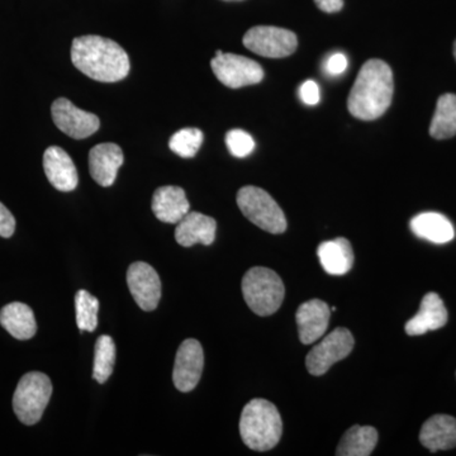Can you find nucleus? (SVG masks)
Wrapping results in <instances>:
<instances>
[{
  "mask_svg": "<svg viewBox=\"0 0 456 456\" xmlns=\"http://www.w3.org/2000/svg\"><path fill=\"white\" fill-rule=\"evenodd\" d=\"M71 61L77 70L101 83L121 82L131 69L127 53L117 42L101 36L75 38Z\"/></svg>",
  "mask_w": 456,
  "mask_h": 456,
  "instance_id": "f257e3e1",
  "label": "nucleus"
},
{
  "mask_svg": "<svg viewBox=\"0 0 456 456\" xmlns=\"http://www.w3.org/2000/svg\"><path fill=\"white\" fill-rule=\"evenodd\" d=\"M393 92L392 69L382 60H369L351 89L347 99L349 112L362 121H374L391 107Z\"/></svg>",
  "mask_w": 456,
  "mask_h": 456,
  "instance_id": "f03ea898",
  "label": "nucleus"
},
{
  "mask_svg": "<svg viewBox=\"0 0 456 456\" xmlns=\"http://www.w3.org/2000/svg\"><path fill=\"white\" fill-rule=\"evenodd\" d=\"M281 434V413L272 402L256 398L246 404L240 419V435L248 448L268 452L278 445Z\"/></svg>",
  "mask_w": 456,
  "mask_h": 456,
  "instance_id": "7ed1b4c3",
  "label": "nucleus"
},
{
  "mask_svg": "<svg viewBox=\"0 0 456 456\" xmlns=\"http://www.w3.org/2000/svg\"><path fill=\"white\" fill-rule=\"evenodd\" d=\"M241 288L246 303L257 316L275 314L284 301L283 281L272 269L251 268L242 278Z\"/></svg>",
  "mask_w": 456,
  "mask_h": 456,
  "instance_id": "20e7f679",
  "label": "nucleus"
},
{
  "mask_svg": "<svg viewBox=\"0 0 456 456\" xmlns=\"http://www.w3.org/2000/svg\"><path fill=\"white\" fill-rule=\"evenodd\" d=\"M53 395V383L46 374L31 371L20 378L13 395V410L22 424L40 421Z\"/></svg>",
  "mask_w": 456,
  "mask_h": 456,
  "instance_id": "39448f33",
  "label": "nucleus"
},
{
  "mask_svg": "<svg viewBox=\"0 0 456 456\" xmlns=\"http://www.w3.org/2000/svg\"><path fill=\"white\" fill-rule=\"evenodd\" d=\"M236 200L240 211L248 221L253 222L255 226L274 235L283 233L287 230L284 212L264 189L248 185L240 189Z\"/></svg>",
  "mask_w": 456,
  "mask_h": 456,
  "instance_id": "423d86ee",
  "label": "nucleus"
},
{
  "mask_svg": "<svg viewBox=\"0 0 456 456\" xmlns=\"http://www.w3.org/2000/svg\"><path fill=\"white\" fill-rule=\"evenodd\" d=\"M216 77L231 89L259 84L264 79L263 68L248 57L224 53L218 50L211 61Z\"/></svg>",
  "mask_w": 456,
  "mask_h": 456,
  "instance_id": "0eeeda50",
  "label": "nucleus"
},
{
  "mask_svg": "<svg viewBox=\"0 0 456 456\" xmlns=\"http://www.w3.org/2000/svg\"><path fill=\"white\" fill-rule=\"evenodd\" d=\"M242 42L246 49L269 59L290 56L298 46L296 33L273 26L253 27L245 33Z\"/></svg>",
  "mask_w": 456,
  "mask_h": 456,
  "instance_id": "6e6552de",
  "label": "nucleus"
},
{
  "mask_svg": "<svg viewBox=\"0 0 456 456\" xmlns=\"http://www.w3.org/2000/svg\"><path fill=\"white\" fill-rule=\"evenodd\" d=\"M354 344L349 330L344 327L334 330L308 353L305 358L308 371L314 377L326 374L332 365L350 355Z\"/></svg>",
  "mask_w": 456,
  "mask_h": 456,
  "instance_id": "1a4fd4ad",
  "label": "nucleus"
},
{
  "mask_svg": "<svg viewBox=\"0 0 456 456\" xmlns=\"http://www.w3.org/2000/svg\"><path fill=\"white\" fill-rule=\"evenodd\" d=\"M51 114L56 127L71 139H86L101 127V121L95 114L79 110L66 98H59L53 102Z\"/></svg>",
  "mask_w": 456,
  "mask_h": 456,
  "instance_id": "9d476101",
  "label": "nucleus"
},
{
  "mask_svg": "<svg viewBox=\"0 0 456 456\" xmlns=\"http://www.w3.org/2000/svg\"><path fill=\"white\" fill-rule=\"evenodd\" d=\"M204 368L202 345L196 338H187L176 351L174 362L173 382L178 391H193L200 383Z\"/></svg>",
  "mask_w": 456,
  "mask_h": 456,
  "instance_id": "9b49d317",
  "label": "nucleus"
},
{
  "mask_svg": "<svg viewBox=\"0 0 456 456\" xmlns=\"http://www.w3.org/2000/svg\"><path fill=\"white\" fill-rule=\"evenodd\" d=\"M127 284L141 310L155 311L161 299V279L150 264L136 261L127 270Z\"/></svg>",
  "mask_w": 456,
  "mask_h": 456,
  "instance_id": "f8f14e48",
  "label": "nucleus"
},
{
  "mask_svg": "<svg viewBox=\"0 0 456 456\" xmlns=\"http://www.w3.org/2000/svg\"><path fill=\"white\" fill-rule=\"evenodd\" d=\"M330 316L331 308L321 299H311L299 305L296 320L302 344L310 345L320 340L329 327Z\"/></svg>",
  "mask_w": 456,
  "mask_h": 456,
  "instance_id": "ddd939ff",
  "label": "nucleus"
},
{
  "mask_svg": "<svg viewBox=\"0 0 456 456\" xmlns=\"http://www.w3.org/2000/svg\"><path fill=\"white\" fill-rule=\"evenodd\" d=\"M44 169L53 188L71 191L77 187L79 176L73 159L59 146H51L44 154Z\"/></svg>",
  "mask_w": 456,
  "mask_h": 456,
  "instance_id": "4468645a",
  "label": "nucleus"
},
{
  "mask_svg": "<svg viewBox=\"0 0 456 456\" xmlns=\"http://www.w3.org/2000/svg\"><path fill=\"white\" fill-rule=\"evenodd\" d=\"M123 164V151L116 143H99L89 152V171L92 178L102 187L114 184Z\"/></svg>",
  "mask_w": 456,
  "mask_h": 456,
  "instance_id": "2eb2a0df",
  "label": "nucleus"
},
{
  "mask_svg": "<svg viewBox=\"0 0 456 456\" xmlns=\"http://www.w3.org/2000/svg\"><path fill=\"white\" fill-rule=\"evenodd\" d=\"M176 224L175 240L183 248H191L197 244L209 246L215 242L217 222L209 216L188 212Z\"/></svg>",
  "mask_w": 456,
  "mask_h": 456,
  "instance_id": "dca6fc26",
  "label": "nucleus"
},
{
  "mask_svg": "<svg viewBox=\"0 0 456 456\" xmlns=\"http://www.w3.org/2000/svg\"><path fill=\"white\" fill-rule=\"evenodd\" d=\"M448 322V310L437 293H428L421 302L419 314L411 318L404 326L406 334L410 336L424 335L435 331Z\"/></svg>",
  "mask_w": 456,
  "mask_h": 456,
  "instance_id": "f3484780",
  "label": "nucleus"
},
{
  "mask_svg": "<svg viewBox=\"0 0 456 456\" xmlns=\"http://www.w3.org/2000/svg\"><path fill=\"white\" fill-rule=\"evenodd\" d=\"M191 209L184 189L165 185L156 189L152 197V212L164 224H178Z\"/></svg>",
  "mask_w": 456,
  "mask_h": 456,
  "instance_id": "a211bd4d",
  "label": "nucleus"
},
{
  "mask_svg": "<svg viewBox=\"0 0 456 456\" xmlns=\"http://www.w3.org/2000/svg\"><path fill=\"white\" fill-rule=\"evenodd\" d=\"M419 441L432 452L456 448V419L448 415L432 416L422 426Z\"/></svg>",
  "mask_w": 456,
  "mask_h": 456,
  "instance_id": "6ab92c4d",
  "label": "nucleus"
},
{
  "mask_svg": "<svg viewBox=\"0 0 456 456\" xmlns=\"http://www.w3.org/2000/svg\"><path fill=\"white\" fill-rule=\"evenodd\" d=\"M0 325L17 340H29L37 332L35 314L25 303L13 302L0 311Z\"/></svg>",
  "mask_w": 456,
  "mask_h": 456,
  "instance_id": "aec40b11",
  "label": "nucleus"
},
{
  "mask_svg": "<svg viewBox=\"0 0 456 456\" xmlns=\"http://www.w3.org/2000/svg\"><path fill=\"white\" fill-rule=\"evenodd\" d=\"M318 259L326 273L345 275L354 265V251L349 240L344 237L322 242L318 246Z\"/></svg>",
  "mask_w": 456,
  "mask_h": 456,
  "instance_id": "412c9836",
  "label": "nucleus"
},
{
  "mask_svg": "<svg viewBox=\"0 0 456 456\" xmlns=\"http://www.w3.org/2000/svg\"><path fill=\"white\" fill-rule=\"evenodd\" d=\"M411 230L419 239L428 240L434 244H446L455 236L452 222L436 212H426L416 216L411 221Z\"/></svg>",
  "mask_w": 456,
  "mask_h": 456,
  "instance_id": "4be33fe9",
  "label": "nucleus"
},
{
  "mask_svg": "<svg viewBox=\"0 0 456 456\" xmlns=\"http://www.w3.org/2000/svg\"><path fill=\"white\" fill-rule=\"evenodd\" d=\"M378 444V431L371 426L355 425L345 432L336 455L368 456Z\"/></svg>",
  "mask_w": 456,
  "mask_h": 456,
  "instance_id": "5701e85b",
  "label": "nucleus"
},
{
  "mask_svg": "<svg viewBox=\"0 0 456 456\" xmlns=\"http://www.w3.org/2000/svg\"><path fill=\"white\" fill-rule=\"evenodd\" d=\"M430 134L436 140H446L456 134V95L448 93L437 101L430 126Z\"/></svg>",
  "mask_w": 456,
  "mask_h": 456,
  "instance_id": "b1692460",
  "label": "nucleus"
},
{
  "mask_svg": "<svg viewBox=\"0 0 456 456\" xmlns=\"http://www.w3.org/2000/svg\"><path fill=\"white\" fill-rule=\"evenodd\" d=\"M116 344L108 335H102L94 347V365H93V378L99 384L106 383L113 374L116 364Z\"/></svg>",
  "mask_w": 456,
  "mask_h": 456,
  "instance_id": "393cba45",
  "label": "nucleus"
},
{
  "mask_svg": "<svg viewBox=\"0 0 456 456\" xmlns=\"http://www.w3.org/2000/svg\"><path fill=\"white\" fill-rule=\"evenodd\" d=\"M75 312L80 331H95L98 326L99 301L93 294L80 289L75 296Z\"/></svg>",
  "mask_w": 456,
  "mask_h": 456,
  "instance_id": "a878e982",
  "label": "nucleus"
},
{
  "mask_svg": "<svg viewBox=\"0 0 456 456\" xmlns=\"http://www.w3.org/2000/svg\"><path fill=\"white\" fill-rule=\"evenodd\" d=\"M203 139V132L198 128H183L171 136L169 147L180 158L191 159L200 151Z\"/></svg>",
  "mask_w": 456,
  "mask_h": 456,
  "instance_id": "bb28decb",
  "label": "nucleus"
},
{
  "mask_svg": "<svg viewBox=\"0 0 456 456\" xmlns=\"http://www.w3.org/2000/svg\"><path fill=\"white\" fill-rule=\"evenodd\" d=\"M228 151L235 158H246L255 150V141L251 134L242 130L228 131L226 134Z\"/></svg>",
  "mask_w": 456,
  "mask_h": 456,
  "instance_id": "cd10ccee",
  "label": "nucleus"
},
{
  "mask_svg": "<svg viewBox=\"0 0 456 456\" xmlns=\"http://www.w3.org/2000/svg\"><path fill=\"white\" fill-rule=\"evenodd\" d=\"M14 231H16V218L4 204L0 203V237L9 239L13 236Z\"/></svg>",
  "mask_w": 456,
  "mask_h": 456,
  "instance_id": "c85d7f7f",
  "label": "nucleus"
},
{
  "mask_svg": "<svg viewBox=\"0 0 456 456\" xmlns=\"http://www.w3.org/2000/svg\"><path fill=\"white\" fill-rule=\"evenodd\" d=\"M299 97L307 106H316L320 102V88H318L317 83L314 80L303 83L299 88Z\"/></svg>",
  "mask_w": 456,
  "mask_h": 456,
  "instance_id": "c756f323",
  "label": "nucleus"
},
{
  "mask_svg": "<svg viewBox=\"0 0 456 456\" xmlns=\"http://www.w3.org/2000/svg\"><path fill=\"white\" fill-rule=\"evenodd\" d=\"M347 57L344 53H334L327 59L325 69L327 74L330 75H341L347 69Z\"/></svg>",
  "mask_w": 456,
  "mask_h": 456,
  "instance_id": "7c9ffc66",
  "label": "nucleus"
},
{
  "mask_svg": "<svg viewBox=\"0 0 456 456\" xmlns=\"http://www.w3.org/2000/svg\"><path fill=\"white\" fill-rule=\"evenodd\" d=\"M318 8L326 13H336L344 7V0H314Z\"/></svg>",
  "mask_w": 456,
  "mask_h": 456,
  "instance_id": "2f4dec72",
  "label": "nucleus"
},
{
  "mask_svg": "<svg viewBox=\"0 0 456 456\" xmlns=\"http://www.w3.org/2000/svg\"><path fill=\"white\" fill-rule=\"evenodd\" d=\"M454 56H455V60H456V41H455V44H454Z\"/></svg>",
  "mask_w": 456,
  "mask_h": 456,
  "instance_id": "473e14b6",
  "label": "nucleus"
},
{
  "mask_svg": "<svg viewBox=\"0 0 456 456\" xmlns=\"http://www.w3.org/2000/svg\"><path fill=\"white\" fill-rule=\"evenodd\" d=\"M226 2H241V0H226Z\"/></svg>",
  "mask_w": 456,
  "mask_h": 456,
  "instance_id": "72a5a7b5",
  "label": "nucleus"
}]
</instances>
